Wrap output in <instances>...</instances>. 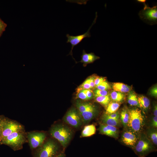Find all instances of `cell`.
I'll list each match as a JSON object with an SVG mask.
<instances>
[{"instance_id": "obj_2", "label": "cell", "mask_w": 157, "mask_h": 157, "mask_svg": "<svg viewBox=\"0 0 157 157\" xmlns=\"http://www.w3.org/2000/svg\"><path fill=\"white\" fill-rule=\"evenodd\" d=\"M129 119L127 127L129 131L137 135L142 129L144 125V118L141 111L137 108L129 110Z\"/></svg>"}, {"instance_id": "obj_9", "label": "cell", "mask_w": 157, "mask_h": 157, "mask_svg": "<svg viewBox=\"0 0 157 157\" xmlns=\"http://www.w3.org/2000/svg\"><path fill=\"white\" fill-rule=\"evenodd\" d=\"M97 13H96L95 17L94 20L91 26L89 27L88 30L85 33L76 36L70 35L69 34H67L66 35L67 38L66 42L69 43L71 44L72 47L71 50L69 54L72 56V50L73 48L75 46H77L85 38H90L91 37L90 30L92 27L96 22L97 19Z\"/></svg>"}, {"instance_id": "obj_30", "label": "cell", "mask_w": 157, "mask_h": 157, "mask_svg": "<svg viewBox=\"0 0 157 157\" xmlns=\"http://www.w3.org/2000/svg\"><path fill=\"white\" fill-rule=\"evenodd\" d=\"M7 25V24L0 18V37L3 32L5 31Z\"/></svg>"}, {"instance_id": "obj_7", "label": "cell", "mask_w": 157, "mask_h": 157, "mask_svg": "<svg viewBox=\"0 0 157 157\" xmlns=\"http://www.w3.org/2000/svg\"><path fill=\"white\" fill-rule=\"evenodd\" d=\"M134 148L135 151L139 157H144L152 151L154 148L151 142L145 137L141 138Z\"/></svg>"}, {"instance_id": "obj_16", "label": "cell", "mask_w": 157, "mask_h": 157, "mask_svg": "<svg viewBox=\"0 0 157 157\" xmlns=\"http://www.w3.org/2000/svg\"><path fill=\"white\" fill-rule=\"evenodd\" d=\"M112 88L114 91L122 93H126L130 92V88L127 85L120 83H115L113 84Z\"/></svg>"}, {"instance_id": "obj_13", "label": "cell", "mask_w": 157, "mask_h": 157, "mask_svg": "<svg viewBox=\"0 0 157 157\" xmlns=\"http://www.w3.org/2000/svg\"><path fill=\"white\" fill-rule=\"evenodd\" d=\"M97 110L96 107L94 106L86 111L80 113L83 123L86 124L94 118L96 115Z\"/></svg>"}, {"instance_id": "obj_8", "label": "cell", "mask_w": 157, "mask_h": 157, "mask_svg": "<svg viewBox=\"0 0 157 157\" xmlns=\"http://www.w3.org/2000/svg\"><path fill=\"white\" fill-rule=\"evenodd\" d=\"M63 119L66 123L75 128L80 127L83 123L79 112L75 108L69 109L65 115Z\"/></svg>"}, {"instance_id": "obj_35", "label": "cell", "mask_w": 157, "mask_h": 157, "mask_svg": "<svg viewBox=\"0 0 157 157\" xmlns=\"http://www.w3.org/2000/svg\"><path fill=\"white\" fill-rule=\"evenodd\" d=\"M95 77L94 76H91L88 78L89 84L91 88H93L95 87L94 80Z\"/></svg>"}, {"instance_id": "obj_14", "label": "cell", "mask_w": 157, "mask_h": 157, "mask_svg": "<svg viewBox=\"0 0 157 157\" xmlns=\"http://www.w3.org/2000/svg\"><path fill=\"white\" fill-rule=\"evenodd\" d=\"M81 57V60L79 62L83 63L84 66H86L88 64L93 63L96 60L100 58L99 57L96 56L93 53H86L84 50L83 51Z\"/></svg>"}, {"instance_id": "obj_20", "label": "cell", "mask_w": 157, "mask_h": 157, "mask_svg": "<svg viewBox=\"0 0 157 157\" xmlns=\"http://www.w3.org/2000/svg\"><path fill=\"white\" fill-rule=\"evenodd\" d=\"M128 102L131 106H135L140 107L138 97L133 91L129 92L127 97Z\"/></svg>"}, {"instance_id": "obj_38", "label": "cell", "mask_w": 157, "mask_h": 157, "mask_svg": "<svg viewBox=\"0 0 157 157\" xmlns=\"http://www.w3.org/2000/svg\"><path fill=\"white\" fill-rule=\"evenodd\" d=\"M154 115L155 116H157V106L156 105L155 106L153 110Z\"/></svg>"}, {"instance_id": "obj_17", "label": "cell", "mask_w": 157, "mask_h": 157, "mask_svg": "<svg viewBox=\"0 0 157 157\" xmlns=\"http://www.w3.org/2000/svg\"><path fill=\"white\" fill-rule=\"evenodd\" d=\"M96 132V128L93 124L85 126L83 129L81 133L82 137L90 136L94 134Z\"/></svg>"}, {"instance_id": "obj_27", "label": "cell", "mask_w": 157, "mask_h": 157, "mask_svg": "<svg viewBox=\"0 0 157 157\" xmlns=\"http://www.w3.org/2000/svg\"><path fill=\"white\" fill-rule=\"evenodd\" d=\"M97 89L101 90H107L111 88L110 84L105 81L96 87Z\"/></svg>"}, {"instance_id": "obj_24", "label": "cell", "mask_w": 157, "mask_h": 157, "mask_svg": "<svg viewBox=\"0 0 157 157\" xmlns=\"http://www.w3.org/2000/svg\"><path fill=\"white\" fill-rule=\"evenodd\" d=\"M96 101L105 106H107L109 103L110 98L108 95L103 96L96 97Z\"/></svg>"}, {"instance_id": "obj_6", "label": "cell", "mask_w": 157, "mask_h": 157, "mask_svg": "<svg viewBox=\"0 0 157 157\" xmlns=\"http://www.w3.org/2000/svg\"><path fill=\"white\" fill-rule=\"evenodd\" d=\"M144 5L143 9L139 13L140 18L151 25L157 24V6L150 7L146 4Z\"/></svg>"}, {"instance_id": "obj_11", "label": "cell", "mask_w": 157, "mask_h": 157, "mask_svg": "<svg viewBox=\"0 0 157 157\" xmlns=\"http://www.w3.org/2000/svg\"><path fill=\"white\" fill-rule=\"evenodd\" d=\"M138 140L137 135L130 131L124 132L122 136V140L126 145L134 148Z\"/></svg>"}, {"instance_id": "obj_39", "label": "cell", "mask_w": 157, "mask_h": 157, "mask_svg": "<svg viewBox=\"0 0 157 157\" xmlns=\"http://www.w3.org/2000/svg\"><path fill=\"white\" fill-rule=\"evenodd\" d=\"M55 157H66V156L63 152H61Z\"/></svg>"}, {"instance_id": "obj_4", "label": "cell", "mask_w": 157, "mask_h": 157, "mask_svg": "<svg viewBox=\"0 0 157 157\" xmlns=\"http://www.w3.org/2000/svg\"><path fill=\"white\" fill-rule=\"evenodd\" d=\"M25 140L22 131L15 132L3 140L1 142V144L9 146L14 150H17L22 148Z\"/></svg>"}, {"instance_id": "obj_37", "label": "cell", "mask_w": 157, "mask_h": 157, "mask_svg": "<svg viewBox=\"0 0 157 157\" xmlns=\"http://www.w3.org/2000/svg\"><path fill=\"white\" fill-rule=\"evenodd\" d=\"M3 118L4 117L3 116H0V140L2 133V122Z\"/></svg>"}, {"instance_id": "obj_19", "label": "cell", "mask_w": 157, "mask_h": 157, "mask_svg": "<svg viewBox=\"0 0 157 157\" xmlns=\"http://www.w3.org/2000/svg\"><path fill=\"white\" fill-rule=\"evenodd\" d=\"M94 106L89 103L78 101L76 103V106L80 113L83 112Z\"/></svg>"}, {"instance_id": "obj_28", "label": "cell", "mask_w": 157, "mask_h": 157, "mask_svg": "<svg viewBox=\"0 0 157 157\" xmlns=\"http://www.w3.org/2000/svg\"><path fill=\"white\" fill-rule=\"evenodd\" d=\"M94 95L95 97L105 96L108 95V92L107 90H95L94 92Z\"/></svg>"}, {"instance_id": "obj_1", "label": "cell", "mask_w": 157, "mask_h": 157, "mask_svg": "<svg viewBox=\"0 0 157 157\" xmlns=\"http://www.w3.org/2000/svg\"><path fill=\"white\" fill-rule=\"evenodd\" d=\"M51 135L57 140L65 148L68 145L72 138L73 133L67 126L61 124L53 126L50 130Z\"/></svg>"}, {"instance_id": "obj_29", "label": "cell", "mask_w": 157, "mask_h": 157, "mask_svg": "<svg viewBox=\"0 0 157 157\" xmlns=\"http://www.w3.org/2000/svg\"><path fill=\"white\" fill-rule=\"evenodd\" d=\"M76 97L84 100H88V98L83 90H80L77 94Z\"/></svg>"}, {"instance_id": "obj_25", "label": "cell", "mask_w": 157, "mask_h": 157, "mask_svg": "<svg viewBox=\"0 0 157 157\" xmlns=\"http://www.w3.org/2000/svg\"><path fill=\"white\" fill-rule=\"evenodd\" d=\"M148 135L150 139L155 145L157 144V132L154 129L150 130L148 132Z\"/></svg>"}, {"instance_id": "obj_34", "label": "cell", "mask_w": 157, "mask_h": 157, "mask_svg": "<svg viewBox=\"0 0 157 157\" xmlns=\"http://www.w3.org/2000/svg\"><path fill=\"white\" fill-rule=\"evenodd\" d=\"M150 94L152 96L156 97L157 96V85H155L150 90Z\"/></svg>"}, {"instance_id": "obj_36", "label": "cell", "mask_w": 157, "mask_h": 157, "mask_svg": "<svg viewBox=\"0 0 157 157\" xmlns=\"http://www.w3.org/2000/svg\"><path fill=\"white\" fill-rule=\"evenodd\" d=\"M151 125L154 127H157V116H154L152 119L151 122Z\"/></svg>"}, {"instance_id": "obj_5", "label": "cell", "mask_w": 157, "mask_h": 157, "mask_svg": "<svg viewBox=\"0 0 157 157\" xmlns=\"http://www.w3.org/2000/svg\"><path fill=\"white\" fill-rule=\"evenodd\" d=\"M23 129L22 126L19 123L4 117L2 120V133L0 138L1 143L3 140L13 133L22 131Z\"/></svg>"}, {"instance_id": "obj_18", "label": "cell", "mask_w": 157, "mask_h": 157, "mask_svg": "<svg viewBox=\"0 0 157 157\" xmlns=\"http://www.w3.org/2000/svg\"><path fill=\"white\" fill-rule=\"evenodd\" d=\"M138 98L140 107L144 110H147L150 104L149 99L143 95H139L138 97Z\"/></svg>"}, {"instance_id": "obj_31", "label": "cell", "mask_w": 157, "mask_h": 157, "mask_svg": "<svg viewBox=\"0 0 157 157\" xmlns=\"http://www.w3.org/2000/svg\"><path fill=\"white\" fill-rule=\"evenodd\" d=\"M83 90L86 94L88 100L92 99L93 98L94 95V94L91 90L90 89H86Z\"/></svg>"}, {"instance_id": "obj_21", "label": "cell", "mask_w": 157, "mask_h": 157, "mask_svg": "<svg viewBox=\"0 0 157 157\" xmlns=\"http://www.w3.org/2000/svg\"><path fill=\"white\" fill-rule=\"evenodd\" d=\"M110 96L112 100L117 102L122 101L125 97L124 93L115 91H112L110 93Z\"/></svg>"}, {"instance_id": "obj_40", "label": "cell", "mask_w": 157, "mask_h": 157, "mask_svg": "<svg viewBox=\"0 0 157 157\" xmlns=\"http://www.w3.org/2000/svg\"><path fill=\"white\" fill-rule=\"evenodd\" d=\"M137 1L142 3L144 5L145 4V2L146 1V0H137L136 1Z\"/></svg>"}, {"instance_id": "obj_15", "label": "cell", "mask_w": 157, "mask_h": 157, "mask_svg": "<svg viewBox=\"0 0 157 157\" xmlns=\"http://www.w3.org/2000/svg\"><path fill=\"white\" fill-rule=\"evenodd\" d=\"M103 124L106 125L116 127L119 125V119H117L112 118L105 114L101 118Z\"/></svg>"}, {"instance_id": "obj_41", "label": "cell", "mask_w": 157, "mask_h": 157, "mask_svg": "<svg viewBox=\"0 0 157 157\" xmlns=\"http://www.w3.org/2000/svg\"><path fill=\"white\" fill-rule=\"evenodd\" d=\"M0 144H1V141L0 140Z\"/></svg>"}, {"instance_id": "obj_33", "label": "cell", "mask_w": 157, "mask_h": 157, "mask_svg": "<svg viewBox=\"0 0 157 157\" xmlns=\"http://www.w3.org/2000/svg\"><path fill=\"white\" fill-rule=\"evenodd\" d=\"M106 115L112 118L117 119H119L120 115L118 112L116 111L111 114Z\"/></svg>"}, {"instance_id": "obj_10", "label": "cell", "mask_w": 157, "mask_h": 157, "mask_svg": "<svg viewBox=\"0 0 157 157\" xmlns=\"http://www.w3.org/2000/svg\"><path fill=\"white\" fill-rule=\"evenodd\" d=\"M27 137L29 146L33 149L38 148L43 144L46 135L43 132L33 131L28 133Z\"/></svg>"}, {"instance_id": "obj_32", "label": "cell", "mask_w": 157, "mask_h": 157, "mask_svg": "<svg viewBox=\"0 0 157 157\" xmlns=\"http://www.w3.org/2000/svg\"><path fill=\"white\" fill-rule=\"evenodd\" d=\"M105 81H106V80L104 77H97L95 78L94 80L95 86H97Z\"/></svg>"}, {"instance_id": "obj_3", "label": "cell", "mask_w": 157, "mask_h": 157, "mask_svg": "<svg viewBox=\"0 0 157 157\" xmlns=\"http://www.w3.org/2000/svg\"><path fill=\"white\" fill-rule=\"evenodd\" d=\"M57 143L51 139L44 142L37 148L34 153V157H55L60 152Z\"/></svg>"}, {"instance_id": "obj_23", "label": "cell", "mask_w": 157, "mask_h": 157, "mask_svg": "<svg viewBox=\"0 0 157 157\" xmlns=\"http://www.w3.org/2000/svg\"><path fill=\"white\" fill-rule=\"evenodd\" d=\"M129 119V110L126 108L123 109L120 114V119L122 124L125 128L127 127Z\"/></svg>"}, {"instance_id": "obj_26", "label": "cell", "mask_w": 157, "mask_h": 157, "mask_svg": "<svg viewBox=\"0 0 157 157\" xmlns=\"http://www.w3.org/2000/svg\"><path fill=\"white\" fill-rule=\"evenodd\" d=\"M91 89V87L87 78L78 87L77 90V93L81 90L90 89Z\"/></svg>"}, {"instance_id": "obj_12", "label": "cell", "mask_w": 157, "mask_h": 157, "mask_svg": "<svg viewBox=\"0 0 157 157\" xmlns=\"http://www.w3.org/2000/svg\"><path fill=\"white\" fill-rule=\"evenodd\" d=\"M99 130L100 133L102 134L116 138L118 137V130L115 126L101 124Z\"/></svg>"}, {"instance_id": "obj_22", "label": "cell", "mask_w": 157, "mask_h": 157, "mask_svg": "<svg viewBox=\"0 0 157 157\" xmlns=\"http://www.w3.org/2000/svg\"><path fill=\"white\" fill-rule=\"evenodd\" d=\"M120 106L119 103L115 101L111 102L107 106L106 113L110 114L116 112Z\"/></svg>"}]
</instances>
